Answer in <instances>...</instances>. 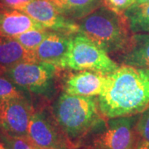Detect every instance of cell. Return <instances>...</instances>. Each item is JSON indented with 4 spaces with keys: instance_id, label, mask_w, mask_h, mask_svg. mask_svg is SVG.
I'll return each instance as SVG.
<instances>
[{
    "instance_id": "obj_16",
    "label": "cell",
    "mask_w": 149,
    "mask_h": 149,
    "mask_svg": "<svg viewBox=\"0 0 149 149\" xmlns=\"http://www.w3.org/2000/svg\"><path fill=\"white\" fill-rule=\"evenodd\" d=\"M133 33H149V2L133 5L124 13Z\"/></svg>"
},
{
    "instance_id": "obj_13",
    "label": "cell",
    "mask_w": 149,
    "mask_h": 149,
    "mask_svg": "<svg viewBox=\"0 0 149 149\" xmlns=\"http://www.w3.org/2000/svg\"><path fill=\"white\" fill-rule=\"evenodd\" d=\"M29 61H37L34 53L26 50L14 37L0 36V72Z\"/></svg>"
},
{
    "instance_id": "obj_6",
    "label": "cell",
    "mask_w": 149,
    "mask_h": 149,
    "mask_svg": "<svg viewBox=\"0 0 149 149\" xmlns=\"http://www.w3.org/2000/svg\"><path fill=\"white\" fill-rule=\"evenodd\" d=\"M139 114L106 119L95 132L92 145L100 149H136Z\"/></svg>"
},
{
    "instance_id": "obj_28",
    "label": "cell",
    "mask_w": 149,
    "mask_h": 149,
    "mask_svg": "<svg viewBox=\"0 0 149 149\" xmlns=\"http://www.w3.org/2000/svg\"><path fill=\"white\" fill-rule=\"evenodd\" d=\"M4 149H6V148H4Z\"/></svg>"
},
{
    "instance_id": "obj_24",
    "label": "cell",
    "mask_w": 149,
    "mask_h": 149,
    "mask_svg": "<svg viewBox=\"0 0 149 149\" xmlns=\"http://www.w3.org/2000/svg\"><path fill=\"white\" fill-rule=\"evenodd\" d=\"M74 149H100L99 148H97L95 146H94V145H85V146H80L79 148H76Z\"/></svg>"
},
{
    "instance_id": "obj_20",
    "label": "cell",
    "mask_w": 149,
    "mask_h": 149,
    "mask_svg": "<svg viewBox=\"0 0 149 149\" xmlns=\"http://www.w3.org/2000/svg\"><path fill=\"white\" fill-rule=\"evenodd\" d=\"M135 2L136 0H103V4L118 14H124Z\"/></svg>"
},
{
    "instance_id": "obj_27",
    "label": "cell",
    "mask_w": 149,
    "mask_h": 149,
    "mask_svg": "<svg viewBox=\"0 0 149 149\" xmlns=\"http://www.w3.org/2000/svg\"><path fill=\"white\" fill-rule=\"evenodd\" d=\"M5 148H4V146L3 145V144H1L0 143V149H4Z\"/></svg>"
},
{
    "instance_id": "obj_5",
    "label": "cell",
    "mask_w": 149,
    "mask_h": 149,
    "mask_svg": "<svg viewBox=\"0 0 149 149\" xmlns=\"http://www.w3.org/2000/svg\"><path fill=\"white\" fill-rule=\"evenodd\" d=\"M108 54L90 38L78 32L70 38L65 69L91 70L108 75L119 67Z\"/></svg>"
},
{
    "instance_id": "obj_25",
    "label": "cell",
    "mask_w": 149,
    "mask_h": 149,
    "mask_svg": "<svg viewBox=\"0 0 149 149\" xmlns=\"http://www.w3.org/2000/svg\"><path fill=\"white\" fill-rule=\"evenodd\" d=\"M149 2V0H136L135 3L133 5H139V4H143V3H148Z\"/></svg>"
},
{
    "instance_id": "obj_22",
    "label": "cell",
    "mask_w": 149,
    "mask_h": 149,
    "mask_svg": "<svg viewBox=\"0 0 149 149\" xmlns=\"http://www.w3.org/2000/svg\"><path fill=\"white\" fill-rule=\"evenodd\" d=\"M32 0H0V8L22 10Z\"/></svg>"
},
{
    "instance_id": "obj_11",
    "label": "cell",
    "mask_w": 149,
    "mask_h": 149,
    "mask_svg": "<svg viewBox=\"0 0 149 149\" xmlns=\"http://www.w3.org/2000/svg\"><path fill=\"white\" fill-rule=\"evenodd\" d=\"M71 36L52 31L34 52L36 60L65 69Z\"/></svg>"
},
{
    "instance_id": "obj_17",
    "label": "cell",
    "mask_w": 149,
    "mask_h": 149,
    "mask_svg": "<svg viewBox=\"0 0 149 149\" xmlns=\"http://www.w3.org/2000/svg\"><path fill=\"white\" fill-rule=\"evenodd\" d=\"M52 32L49 29L30 30L23 32L14 38L28 52L34 53L38 46L42 42L44 39Z\"/></svg>"
},
{
    "instance_id": "obj_18",
    "label": "cell",
    "mask_w": 149,
    "mask_h": 149,
    "mask_svg": "<svg viewBox=\"0 0 149 149\" xmlns=\"http://www.w3.org/2000/svg\"><path fill=\"white\" fill-rule=\"evenodd\" d=\"M27 91L15 85L5 74L0 72V100L27 97Z\"/></svg>"
},
{
    "instance_id": "obj_19",
    "label": "cell",
    "mask_w": 149,
    "mask_h": 149,
    "mask_svg": "<svg viewBox=\"0 0 149 149\" xmlns=\"http://www.w3.org/2000/svg\"><path fill=\"white\" fill-rule=\"evenodd\" d=\"M136 129L139 139L149 143V105L139 113Z\"/></svg>"
},
{
    "instance_id": "obj_4",
    "label": "cell",
    "mask_w": 149,
    "mask_h": 149,
    "mask_svg": "<svg viewBox=\"0 0 149 149\" xmlns=\"http://www.w3.org/2000/svg\"><path fill=\"white\" fill-rule=\"evenodd\" d=\"M61 70L49 63L29 61L16 65L3 74L27 93L49 98L56 91Z\"/></svg>"
},
{
    "instance_id": "obj_9",
    "label": "cell",
    "mask_w": 149,
    "mask_h": 149,
    "mask_svg": "<svg viewBox=\"0 0 149 149\" xmlns=\"http://www.w3.org/2000/svg\"><path fill=\"white\" fill-rule=\"evenodd\" d=\"M21 11L51 31L67 35L79 32V23L66 17L50 0H32Z\"/></svg>"
},
{
    "instance_id": "obj_23",
    "label": "cell",
    "mask_w": 149,
    "mask_h": 149,
    "mask_svg": "<svg viewBox=\"0 0 149 149\" xmlns=\"http://www.w3.org/2000/svg\"><path fill=\"white\" fill-rule=\"evenodd\" d=\"M136 149H149V143L139 139Z\"/></svg>"
},
{
    "instance_id": "obj_8",
    "label": "cell",
    "mask_w": 149,
    "mask_h": 149,
    "mask_svg": "<svg viewBox=\"0 0 149 149\" xmlns=\"http://www.w3.org/2000/svg\"><path fill=\"white\" fill-rule=\"evenodd\" d=\"M34 108L27 97L0 100V133L27 139Z\"/></svg>"
},
{
    "instance_id": "obj_14",
    "label": "cell",
    "mask_w": 149,
    "mask_h": 149,
    "mask_svg": "<svg viewBox=\"0 0 149 149\" xmlns=\"http://www.w3.org/2000/svg\"><path fill=\"white\" fill-rule=\"evenodd\" d=\"M124 65L149 69V33H134L126 48L121 52Z\"/></svg>"
},
{
    "instance_id": "obj_2",
    "label": "cell",
    "mask_w": 149,
    "mask_h": 149,
    "mask_svg": "<svg viewBox=\"0 0 149 149\" xmlns=\"http://www.w3.org/2000/svg\"><path fill=\"white\" fill-rule=\"evenodd\" d=\"M52 110L71 149L81 146L90 134L98 130L104 119L95 97H85L61 93Z\"/></svg>"
},
{
    "instance_id": "obj_12",
    "label": "cell",
    "mask_w": 149,
    "mask_h": 149,
    "mask_svg": "<svg viewBox=\"0 0 149 149\" xmlns=\"http://www.w3.org/2000/svg\"><path fill=\"white\" fill-rule=\"evenodd\" d=\"M38 29H46V27L26 13L16 9L0 8V36L15 37L27 31Z\"/></svg>"
},
{
    "instance_id": "obj_15",
    "label": "cell",
    "mask_w": 149,
    "mask_h": 149,
    "mask_svg": "<svg viewBox=\"0 0 149 149\" xmlns=\"http://www.w3.org/2000/svg\"><path fill=\"white\" fill-rule=\"evenodd\" d=\"M103 5V0H61L59 8L66 17L80 20Z\"/></svg>"
},
{
    "instance_id": "obj_21",
    "label": "cell",
    "mask_w": 149,
    "mask_h": 149,
    "mask_svg": "<svg viewBox=\"0 0 149 149\" xmlns=\"http://www.w3.org/2000/svg\"><path fill=\"white\" fill-rule=\"evenodd\" d=\"M1 137L7 145L6 149H35L26 139L9 137L3 134H1Z\"/></svg>"
},
{
    "instance_id": "obj_26",
    "label": "cell",
    "mask_w": 149,
    "mask_h": 149,
    "mask_svg": "<svg viewBox=\"0 0 149 149\" xmlns=\"http://www.w3.org/2000/svg\"><path fill=\"white\" fill-rule=\"evenodd\" d=\"M50 1H52V3H54L57 6V7H59V5H60V3H61V0H50Z\"/></svg>"
},
{
    "instance_id": "obj_10",
    "label": "cell",
    "mask_w": 149,
    "mask_h": 149,
    "mask_svg": "<svg viewBox=\"0 0 149 149\" xmlns=\"http://www.w3.org/2000/svg\"><path fill=\"white\" fill-rule=\"evenodd\" d=\"M107 75L91 70H81L65 75L63 92L71 95L98 97L105 88Z\"/></svg>"
},
{
    "instance_id": "obj_3",
    "label": "cell",
    "mask_w": 149,
    "mask_h": 149,
    "mask_svg": "<svg viewBox=\"0 0 149 149\" xmlns=\"http://www.w3.org/2000/svg\"><path fill=\"white\" fill-rule=\"evenodd\" d=\"M79 22V32L107 53L122 52L131 38L124 14H118L104 4Z\"/></svg>"
},
{
    "instance_id": "obj_7",
    "label": "cell",
    "mask_w": 149,
    "mask_h": 149,
    "mask_svg": "<svg viewBox=\"0 0 149 149\" xmlns=\"http://www.w3.org/2000/svg\"><path fill=\"white\" fill-rule=\"evenodd\" d=\"M27 140L35 149H71L52 108L47 106L34 109L28 125Z\"/></svg>"
},
{
    "instance_id": "obj_1",
    "label": "cell",
    "mask_w": 149,
    "mask_h": 149,
    "mask_svg": "<svg viewBox=\"0 0 149 149\" xmlns=\"http://www.w3.org/2000/svg\"><path fill=\"white\" fill-rule=\"evenodd\" d=\"M97 100L104 119L139 114L149 105V69L123 64L107 75Z\"/></svg>"
}]
</instances>
